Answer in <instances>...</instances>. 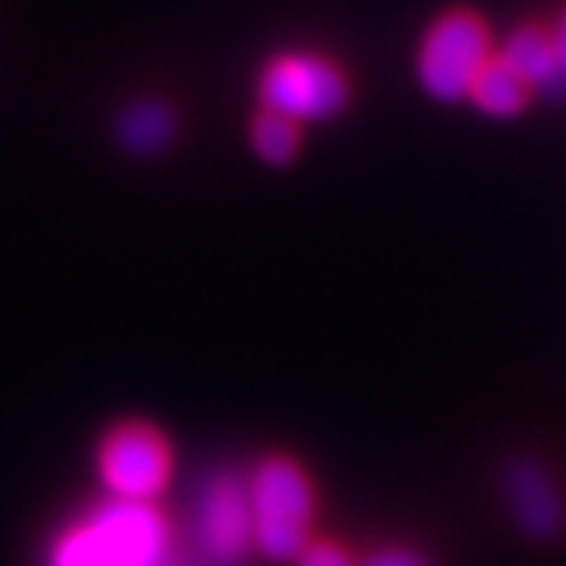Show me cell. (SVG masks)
<instances>
[{"mask_svg":"<svg viewBox=\"0 0 566 566\" xmlns=\"http://www.w3.org/2000/svg\"><path fill=\"white\" fill-rule=\"evenodd\" d=\"M174 538L155 504L111 497L63 528L48 551V566H170Z\"/></svg>","mask_w":566,"mask_h":566,"instance_id":"cell-1","label":"cell"},{"mask_svg":"<svg viewBox=\"0 0 566 566\" xmlns=\"http://www.w3.org/2000/svg\"><path fill=\"white\" fill-rule=\"evenodd\" d=\"M252 510V545L271 560H296L312 542L315 488L286 457H268L245 479Z\"/></svg>","mask_w":566,"mask_h":566,"instance_id":"cell-2","label":"cell"},{"mask_svg":"<svg viewBox=\"0 0 566 566\" xmlns=\"http://www.w3.org/2000/svg\"><path fill=\"white\" fill-rule=\"evenodd\" d=\"M98 472L111 497L129 504H155L170 482L174 453L155 424L120 422L98 447Z\"/></svg>","mask_w":566,"mask_h":566,"instance_id":"cell-3","label":"cell"},{"mask_svg":"<svg viewBox=\"0 0 566 566\" xmlns=\"http://www.w3.org/2000/svg\"><path fill=\"white\" fill-rule=\"evenodd\" d=\"M491 61L485 22L472 13H447L428 29L419 51V82L438 102H460Z\"/></svg>","mask_w":566,"mask_h":566,"instance_id":"cell-4","label":"cell"},{"mask_svg":"<svg viewBox=\"0 0 566 566\" xmlns=\"http://www.w3.org/2000/svg\"><path fill=\"white\" fill-rule=\"evenodd\" d=\"M259 95L264 111L286 120H327L346 104V80L334 63L318 54L290 51L264 66Z\"/></svg>","mask_w":566,"mask_h":566,"instance_id":"cell-5","label":"cell"},{"mask_svg":"<svg viewBox=\"0 0 566 566\" xmlns=\"http://www.w3.org/2000/svg\"><path fill=\"white\" fill-rule=\"evenodd\" d=\"M196 545L214 566H240L252 551V510L245 479L233 472L211 475L196 497Z\"/></svg>","mask_w":566,"mask_h":566,"instance_id":"cell-6","label":"cell"},{"mask_svg":"<svg viewBox=\"0 0 566 566\" xmlns=\"http://www.w3.org/2000/svg\"><path fill=\"white\" fill-rule=\"evenodd\" d=\"M501 488H504V501L510 513L516 516V523L526 535L545 542L564 528V494L554 482V475L542 463H535V460L510 463Z\"/></svg>","mask_w":566,"mask_h":566,"instance_id":"cell-7","label":"cell"},{"mask_svg":"<svg viewBox=\"0 0 566 566\" xmlns=\"http://www.w3.org/2000/svg\"><path fill=\"white\" fill-rule=\"evenodd\" d=\"M501 61L526 82L528 88L538 85L545 92H554L560 95L566 92V76L557 63V54H554V44H551V35L542 32V29H520L506 39L504 51H501Z\"/></svg>","mask_w":566,"mask_h":566,"instance_id":"cell-8","label":"cell"},{"mask_svg":"<svg viewBox=\"0 0 566 566\" xmlns=\"http://www.w3.org/2000/svg\"><path fill=\"white\" fill-rule=\"evenodd\" d=\"M469 98L491 117H513L528 102V85L501 57H491L475 76Z\"/></svg>","mask_w":566,"mask_h":566,"instance_id":"cell-9","label":"cell"},{"mask_svg":"<svg viewBox=\"0 0 566 566\" xmlns=\"http://www.w3.org/2000/svg\"><path fill=\"white\" fill-rule=\"evenodd\" d=\"M174 126V114L164 104L139 102L120 117V139L139 155H155L170 142Z\"/></svg>","mask_w":566,"mask_h":566,"instance_id":"cell-10","label":"cell"},{"mask_svg":"<svg viewBox=\"0 0 566 566\" xmlns=\"http://www.w3.org/2000/svg\"><path fill=\"white\" fill-rule=\"evenodd\" d=\"M252 148L268 164H290L300 151V123L262 111L252 120Z\"/></svg>","mask_w":566,"mask_h":566,"instance_id":"cell-11","label":"cell"},{"mask_svg":"<svg viewBox=\"0 0 566 566\" xmlns=\"http://www.w3.org/2000/svg\"><path fill=\"white\" fill-rule=\"evenodd\" d=\"M296 566H356L349 551L334 542H308L296 554Z\"/></svg>","mask_w":566,"mask_h":566,"instance_id":"cell-12","label":"cell"},{"mask_svg":"<svg viewBox=\"0 0 566 566\" xmlns=\"http://www.w3.org/2000/svg\"><path fill=\"white\" fill-rule=\"evenodd\" d=\"M359 566H431L424 560L419 551L412 547H381L371 557H365V564Z\"/></svg>","mask_w":566,"mask_h":566,"instance_id":"cell-13","label":"cell"},{"mask_svg":"<svg viewBox=\"0 0 566 566\" xmlns=\"http://www.w3.org/2000/svg\"><path fill=\"white\" fill-rule=\"evenodd\" d=\"M551 44H554V54H557V63H560V70H564L566 76V13L557 22V29H554V35H551Z\"/></svg>","mask_w":566,"mask_h":566,"instance_id":"cell-14","label":"cell"}]
</instances>
